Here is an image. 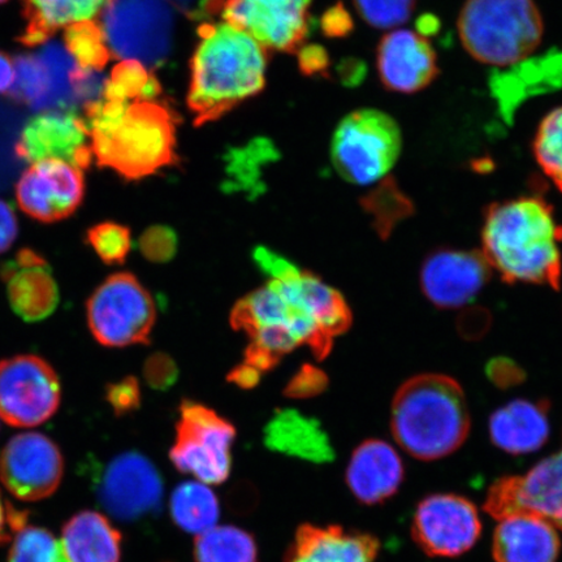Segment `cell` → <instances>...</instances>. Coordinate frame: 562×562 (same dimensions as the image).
<instances>
[{"instance_id": "7bdbcfd3", "label": "cell", "mask_w": 562, "mask_h": 562, "mask_svg": "<svg viewBox=\"0 0 562 562\" xmlns=\"http://www.w3.org/2000/svg\"><path fill=\"white\" fill-rule=\"evenodd\" d=\"M105 400L117 417L136 412L140 406V390L137 379L128 376L109 385L105 390Z\"/></svg>"}, {"instance_id": "9a60e30c", "label": "cell", "mask_w": 562, "mask_h": 562, "mask_svg": "<svg viewBox=\"0 0 562 562\" xmlns=\"http://www.w3.org/2000/svg\"><path fill=\"white\" fill-rule=\"evenodd\" d=\"M65 460L46 435L24 432L7 442L0 453V481L23 502H38L60 486Z\"/></svg>"}, {"instance_id": "5b68a950", "label": "cell", "mask_w": 562, "mask_h": 562, "mask_svg": "<svg viewBox=\"0 0 562 562\" xmlns=\"http://www.w3.org/2000/svg\"><path fill=\"white\" fill-rule=\"evenodd\" d=\"M457 26L468 54L495 67L526 60L544 34L543 18L533 0H467Z\"/></svg>"}, {"instance_id": "8fae6325", "label": "cell", "mask_w": 562, "mask_h": 562, "mask_svg": "<svg viewBox=\"0 0 562 562\" xmlns=\"http://www.w3.org/2000/svg\"><path fill=\"white\" fill-rule=\"evenodd\" d=\"M312 0H206L209 13L220 12L261 46L293 53L304 42L308 31V9Z\"/></svg>"}, {"instance_id": "f5cc1de1", "label": "cell", "mask_w": 562, "mask_h": 562, "mask_svg": "<svg viewBox=\"0 0 562 562\" xmlns=\"http://www.w3.org/2000/svg\"><path fill=\"white\" fill-rule=\"evenodd\" d=\"M13 79H15V68L10 56L0 52V94L9 93Z\"/></svg>"}, {"instance_id": "44dd1931", "label": "cell", "mask_w": 562, "mask_h": 562, "mask_svg": "<svg viewBox=\"0 0 562 562\" xmlns=\"http://www.w3.org/2000/svg\"><path fill=\"white\" fill-rule=\"evenodd\" d=\"M405 468L402 457L389 442L369 439L355 449L346 481L351 494L364 505L390 501L402 487Z\"/></svg>"}, {"instance_id": "277c9868", "label": "cell", "mask_w": 562, "mask_h": 562, "mask_svg": "<svg viewBox=\"0 0 562 562\" xmlns=\"http://www.w3.org/2000/svg\"><path fill=\"white\" fill-rule=\"evenodd\" d=\"M391 430L397 445L414 459L434 461L452 454L470 431L465 393L446 375L414 376L393 398Z\"/></svg>"}, {"instance_id": "5bb4252c", "label": "cell", "mask_w": 562, "mask_h": 562, "mask_svg": "<svg viewBox=\"0 0 562 562\" xmlns=\"http://www.w3.org/2000/svg\"><path fill=\"white\" fill-rule=\"evenodd\" d=\"M414 542L431 558H457L472 550L482 533L475 505L454 494H435L418 504Z\"/></svg>"}, {"instance_id": "4316f807", "label": "cell", "mask_w": 562, "mask_h": 562, "mask_svg": "<svg viewBox=\"0 0 562 562\" xmlns=\"http://www.w3.org/2000/svg\"><path fill=\"white\" fill-rule=\"evenodd\" d=\"M122 539L108 517L83 510L66 524L60 544L68 562H121Z\"/></svg>"}, {"instance_id": "4dcf8cb0", "label": "cell", "mask_w": 562, "mask_h": 562, "mask_svg": "<svg viewBox=\"0 0 562 562\" xmlns=\"http://www.w3.org/2000/svg\"><path fill=\"white\" fill-rule=\"evenodd\" d=\"M195 562H258L255 537L236 526H214L196 537Z\"/></svg>"}, {"instance_id": "f35d334b", "label": "cell", "mask_w": 562, "mask_h": 562, "mask_svg": "<svg viewBox=\"0 0 562 562\" xmlns=\"http://www.w3.org/2000/svg\"><path fill=\"white\" fill-rule=\"evenodd\" d=\"M484 510L501 519L521 513L519 508V476H504L492 484Z\"/></svg>"}, {"instance_id": "b9f144b4", "label": "cell", "mask_w": 562, "mask_h": 562, "mask_svg": "<svg viewBox=\"0 0 562 562\" xmlns=\"http://www.w3.org/2000/svg\"><path fill=\"white\" fill-rule=\"evenodd\" d=\"M144 378L153 390L165 392L172 389L178 382L179 368L172 357L166 353H156L147 358Z\"/></svg>"}, {"instance_id": "7a4b0ae2", "label": "cell", "mask_w": 562, "mask_h": 562, "mask_svg": "<svg viewBox=\"0 0 562 562\" xmlns=\"http://www.w3.org/2000/svg\"><path fill=\"white\" fill-rule=\"evenodd\" d=\"M562 228L553 210L538 196H521L487 210L483 256L508 281L559 288Z\"/></svg>"}, {"instance_id": "7c38bea8", "label": "cell", "mask_w": 562, "mask_h": 562, "mask_svg": "<svg viewBox=\"0 0 562 562\" xmlns=\"http://www.w3.org/2000/svg\"><path fill=\"white\" fill-rule=\"evenodd\" d=\"M98 501L112 518L136 522L157 516L165 497L159 470L146 456L130 451L105 467L97 488Z\"/></svg>"}, {"instance_id": "3957f363", "label": "cell", "mask_w": 562, "mask_h": 562, "mask_svg": "<svg viewBox=\"0 0 562 562\" xmlns=\"http://www.w3.org/2000/svg\"><path fill=\"white\" fill-rule=\"evenodd\" d=\"M191 63L188 105L194 124L217 121L265 87L266 54L229 24H203Z\"/></svg>"}, {"instance_id": "f546056e", "label": "cell", "mask_w": 562, "mask_h": 562, "mask_svg": "<svg viewBox=\"0 0 562 562\" xmlns=\"http://www.w3.org/2000/svg\"><path fill=\"white\" fill-rule=\"evenodd\" d=\"M170 513L180 530L201 536L216 526L221 516L220 501L209 484L182 482L172 492Z\"/></svg>"}, {"instance_id": "1f68e13d", "label": "cell", "mask_w": 562, "mask_h": 562, "mask_svg": "<svg viewBox=\"0 0 562 562\" xmlns=\"http://www.w3.org/2000/svg\"><path fill=\"white\" fill-rule=\"evenodd\" d=\"M161 94L157 77L136 60H124L112 69L103 98L112 101H132L137 98H157Z\"/></svg>"}, {"instance_id": "9c48e42d", "label": "cell", "mask_w": 562, "mask_h": 562, "mask_svg": "<svg viewBox=\"0 0 562 562\" xmlns=\"http://www.w3.org/2000/svg\"><path fill=\"white\" fill-rule=\"evenodd\" d=\"M172 13L165 0H110L102 32L116 58L156 67L170 53Z\"/></svg>"}, {"instance_id": "816d5d0a", "label": "cell", "mask_w": 562, "mask_h": 562, "mask_svg": "<svg viewBox=\"0 0 562 562\" xmlns=\"http://www.w3.org/2000/svg\"><path fill=\"white\" fill-rule=\"evenodd\" d=\"M326 65V55L322 48L311 47L301 54V67L306 74L319 72Z\"/></svg>"}, {"instance_id": "681fc988", "label": "cell", "mask_w": 562, "mask_h": 562, "mask_svg": "<svg viewBox=\"0 0 562 562\" xmlns=\"http://www.w3.org/2000/svg\"><path fill=\"white\" fill-rule=\"evenodd\" d=\"M231 504L238 513L248 512L257 504V492L250 484H246L245 487L244 484H238L232 490Z\"/></svg>"}, {"instance_id": "db71d44e", "label": "cell", "mask_w": 562, "mask_h": 562, "mask_svg": "<svg viewBox=\"0 0 562 562\" xmlns=\"http://www.w3.org/2000/svg\"><path fill=\"white\" fill-rule=\"evenodd\" d=\"M472 314L468 315L467 322L468 325H461L462 326V333L468 334L469 337H472L473 335H481L484 333V329H486L488 326H482L476 325V323H487L488 315L483 312H470Z\"/></svg>"}, {"instance_id": "8992f818", "label": "cell", "mask_w": 562, "mask_h": 562, "mask_svg": "<svg viewBox=\"0 0 562 562\" xmlns=\"http://www.w3.org/2000/svg\"><path fill=\"white\" fill-rule=\"evenodd\" d=\"M402 150L403 133L395 119L381 110L361 109L337 125L331 158L344 180L370 186L391 172Z\"/></svg>"}, {"instance_id": "7402d4cb", "label": "cell", "mask_w": 562, "mask_h": 562, "mask_svg": "<svg viewBox=\"0 0 562 562\" xmlns=\"http://www.w3.org/2000/svg\"><path fill=\"white\" fill-rule=\"evenodd\" d=\"M379 551L381 543L371 533L304 524L294 533L284 562H374Z\"/></svg>"}, {"instance_id": "74e56055", "label": "cell", "mask_w": 562, "mask_h": 562, "mask_svg": "<svg viewBox=\"0 0 562 562\" xmlns=\"http://www.w3.org/2000/svg\"><path fill=\"white\" fill-rule=\"evenodd\" d=\"M360 16L376 30L402 26L413 15L416 0H355Z\"/></svg>"}, {"instance_id": "836d02e7", "label": "cell", "mask_w": 562, "mask_h": 562, "mask_svg": "<svg viewBox=\"0 0 562 562\" xmlns=\"http://www.w3.org/2000/svg\"><path fill=\"white\" fill-rule=\"evenodd\" d=\"M9 562H68L60 544L50 531L21 525L10 551Z\"/></svg>"}, {"instance_id": "d4e9b609", "label": "cell", "mask_w": 562, "mask_h": 562, "mask_svg": "<svg viewBox=\"0 0 562 562\" xmlns=\"http://www.w3.org/2000/svg\"><path fill=\"white\" fill-rule=\"evenodd\" d=\"M265 446L313 463H328L336 459L334 447L318 420L293 409L278 411L263 430Z\"/></svg>"}, {"instance_id": "8d00e7d4", "label": "cell", "mask_w": 562, "mask_h": 562, "mask_svg": "<svg viewBox=\"0 0 562 562\" xmlns=\"http://www.w3.org/2000/svg\"><path fill=\"white\" fill-rule=\"evenodd\" d=\"M87 241L105 265H122L132 249L130 228L114 222L91 227Z\"/></svg>"}, {"instance_id": "11a10c76", "label": "cell", "mask_w": 562, "mask_h": 562, "mask_svg": "<svg viewBox=\"0 0 562 562\" xmlns=\"http://www.w3.org/2000/svg\"><path fill=\"white\" fill-rule=\"evenodd\" d=\"M5 2H7V0H0V4L5 3Z\"/></svg>"}, {"instance_id": "4fadbf2b", "label": "cell", "mask_w": 562, "mask_h": 562, "mask_svg": "<svg viewBox=\"0 0 562 562\" xmlns=\"http://www.w3.org/2000/svg\"><path fill=\"white\" fill-rule=\"evenodd\" d=\"M77 67L66 46L47 41L38 53L19 55L13 61L15 79L9 93L35 111H76L80 105L72 83Z\"/></svg>"}, {"instance_id": "484cf974", "label": "cell", "mask_w": 562, "mask_h": 562, "mask_svg": "<svg viewBox=\"0 0 562 562\" xmlns=\"http://www.w3.org/2000/svg\"><path fill=\"white\" fill-rule=\"evenodd\" d=\"M276 281L279 290L304 308L327 339L334 341L351 325V312L339 291L314 273L299 271L290 279Z\"/></svg>"}, {"instance_id": "f1b7e54d", "label": "cell", "mask_w": 562, "mask_h": 562, "mask_svg": "<svg viewBox=\"0 0 562 562\" xmlns=\"http://www.w3.org/2000/svg\"><path fill=\"white\" fill-rule=\"evenodd\" d=\"M519 508L544 517L562 530V451L519 476Z\"/></svg>"}, {"instance_id": "6da1fadb", "label": "cell", "mask_w": 562, "mask_h": 562, "mask_svg": "<svg viewBox=\"0 0 562 562\" xmlns=\"http://www.w3.org/2000/svg\"><path fill=\"white\" fill-rule=\"evenodd\" d=\"M98 166L126 180H139L176 165L178 117L157 98L112 101L83 108Z\"/></svg>"}, {"instance_id": "cb8c5ba5", "label": "cell", "mask_w": 562, "mask_h": 562, "mask_svg": "<svg viewBox=\"0 0 562 562\" xmlns=\"http://www.w3.org/2000/svg\"><path fill=\"white\" fill-rule=\"evenodd\" d=\"M550 437L548 404L515 400L492 414L490 438L498 449L509 454L537 452Z\"/></svg>"}, {"instance_id": "ab89813d", "label": "cell", "mask_w": 562, "mask_h": 562, "mask_svg": "<svg viewBox=\"0 0 562 562\" xmlns=\"http://www.w3.org/2000/svg\"><path fill=\"white\" fill-rule=\"evenodd\" d=\"M178 235L167 226L147 228L139 237L138 248L147 261L167 263L178 252Z\"/></svg>"}, {"instance_id": "d6986e66", "label": "cell", "mask_w": 562, "mask_h": 562, "mask_svg": "<svg viewBox=\"0 0 562 562\" xmlns=\"http://www.w3.org/2000/svg\"><path fill=\"white\" fill-rule=\"evenodd\" d=\"M376 67L383 87L393 93L414 94L430 87L439 76L438 56L419 33H386L378 46Z\"/></svg>"}, {"instance_id": "ee69618b", "label": "cell", "mask_w": 562, "mask_h": 562, "mask_svg": "<svg viewBox=\"0 0 562 562\" xmlns=\"http://www.w3.org/2000/svg\"><path fill=\"white\" fill-rule=\"evenodd\" d=\"M486 375L492 384L502 390L512 389L525 381V371L507 357H496L486 367Z\"/></svg>"}, {"instance_id": "bcb514c9", "label": "cell", "mask_w": 562, "mask_h": 562, "mask_svg": "<svg viewBox=\"0 0 562 562\" xmlns=\"http://www.w3.org/2000/svg\"><path fill=\"white\" fill-rule=\"evenodd\" d=\"M19 224L15 211L9 202L0 200V255L15 243Z\"/></svg>"}, {"instance_id": "ac0fdd59", "label": "cell", "mask_w": 562, "mask_h": 562, "mask_svg": "<svg viewBox=\"0 0 562 562\" xmlns=\"http://www.w3.org/2000/svg\"><path fill=\"white\" fill-rule=\"evenodd\" d=\"M490 265L476 251L445 249L428 256L420 269V288L428 301L442 308L462 307L486 285Z\"/></svg>"}, {"instance_id": "e0dca14e", "label": "cell", "mask_w": 562, "mask_h": 562, "mask_svg": "<svg viewBox=\"0 0 562 562\" xmlns=\"http://www.w3.org/2000/svg\"><path fill=\"white\" fill-rule=\"evenodd\" d=\"M86 119L76 111H47L31 119L20 133L16 157L35 161L60 159L81 170L93 160Z\"/></svg>"}, {"instance_id": "83f0119b", "label": "cell", "mask_w": 562, "mask_h": 562, "mask_svg": "<svg viewBox=\"0 0 562 562\" xmlns=\"http://www.w3.org/2000/svg\"><path fill=\"white\" fill-rule=\"evenodd\" d=\"M109 2L110 0H21L25 27L20 35V42L27 47L44 45L61 27L95 18Z\"/></svg>"}, {"instance_id": "f6af8a7d", "label": "cell", "mask_w": 562, "mask_h": 562, "mask_svg": "<svg viewBox=\"0 0 562 562\" xmlns=\"http://www.w3.org/2000/svg\"><path fill=\"white\" fill-rule=\"evenodd\" d=\"M252 258H255L259 269L267 273L271 280L283 281L296 276L300 271L296 265L277 255V252L263 248V246H258L252 252Z\"/></svg>"}, {"instance_id": "30bf717a", "label": "cell", "mask_w": 562, "mask_h": 562, "mask_svg": "<svg viewBox=\"0 0 562 562\" xmlns=\"http://www.w3.org/2000/svg\"><path fill=\"white\" fill-rule=\"evenodd\" d=\"M60 383L41 357L26 355L0 361V418L15 427H35L60 405Z\"/></svg>"}, {"instance_id": "52a82bcc", "label": "cell", "mask_w": 562, "mask_h": 562, "mask_svg": "<svg viewBox=\"0 0 562 562\" xmlns=\"http://www.w3.org/2000/svg\"><path fill=\"white\" fill-rule=\"evenodd\" d=\"M88 323L104 347L149 342L157 321L156 302L132 273H115L97 288L87 305Z\"/></svg>"}, {"instance_id": "60d3db41", "label": "cell", "mask_w": 562, "mask_h": 562, "mask_svg": "<svg viewBox=\"0 0 562 562\" xmlns=\"http://www.w3.org/2000/svg\"><path fill=\"white\" fill-rule=\"evenodd\" d=\"M328 378L313 364H302L284 389V396L293 400H305L322 395L327 390Z\"/></svg>"}, {"instance_id": "f907efd6", "label": "cell", "mask_w": 562, "mask_h": 562, "mask_svg": "<svg viewBox=\"0 0 562 562\" xmlns=\"http://www.w3.org/2000/svg\"><path fill=\"white\" fill-rule=\"evenodd\" d=\"M23 524V515L7 508L2 496H0V543H3L9 538V530L15 531Z\"/></svg>"}, {"instance_id": "d590c367", "label": "cell", "mask_w": 562, "mask_h": 562, "mask_svg": "<svg viewBox=\"0 0 562 562\" xmlns=\"http://www.w3.org/2000/svg\"><path fill=\"white\" fill-rule=\"evenodd\" d=\"M363 207L375 220V227L383 236L412 210L409 201L392 181H383L363 201Z\"/></svg>"}, {"instance_id": "c3c4849f", "label": "cell", "mask_w": 562, "mask_h": 562, "mask_svg": "<svg viewBox=\"0 0 562 562\" xmlns=\"http://www.w3.org/2000/svg\"><path fill=\"white\" fill-rule=\"evenodd\" d=\"M323 26L329 35H344L351 30V21L346 10L337 7L327 13Z\"/></svg>"}, {"instance_id": "d6a6232c", "label": "cell", "mask_w": 562, "mask_h": 562, "mask_svg": "<svg viewBox=\"0 0 562 562\" xmlns=\"http://www.w3.org/2000/svg\"><path fill=\"white\" fill-rule=\"evenodd\" d=\"M65 46L81 68L102 70L111 58L102 27L91 20L67 26Z\"/></svg>"}, {"instance_id": "ba28073f", "label": "cell", "mask_w": 562, "mask_h": 562, "mask_svg": "<svg viewBox=\"0 0 562 562\" xmlns=\"http://www.w3.org/2000/svg\"><path fill=\"white\" fill-rule=\"evenodd\" d=\"M236 428L210 407L193 402L180 406L170 459L180 473L205 484H222L232 469Z\"/></svg>"}, {"instance_id": "603a6c76", "label": "cell", "mask_w": 562, "mask_h": 562, "mask_svg": "<svg viewBox=\"0 0 562 562\" xmlns=\"http://www.w3.org/2000/svg\"><path fill=\"white\" fill-rule=\"evenodd\" d=\"M560 550L557 527L530 512L501 519L492 543L495 562H557Z\"/></svg>"}, {"instance_id": "2e32d148", "label": "cell", "mask_w": 562, "mask_h": 562, "mask_svg": "<svg viewBox=\"0 0 562 562\" xmlns=\"http://www.w3.org/2000/svg\"><path fill=\"white\" fill-rule=\"evenodd\" d=\"M86 195L81 168L60 159L35 161L21 175L16 200L35 221L55 223L72 215Z\"/></svg>"}, {"instance_id": "7dc6e473", "label": "cell", "mask_w": 562, "mask_h": 562, "mask_svg": "<svg viewBox=\"0 0 562 562\" xmlns=\"http://www.w3.org/2000/svg\"><path fill=\"white\" fill-rule=\"evenodd\" d=\"M261 370L245 362L229 372L228 381L243 390H251L261 383Z\"/></svg>"}, {"instance_id": "ffe728a7", "label": "cell", "mask_w": 562, "mask_h": 562, "mask_svg": "<svg viewBox=\"0 0 562 562\" xmlns=\"http://www.w3.org/2000/svg\"><path fill=\"white\" fill-rule=\"evenodd\" d=\"M12 311L25 322L50 316L59 304V288L53 270L37 251L23 249L0 269Z\"/></svg>"}, {"instance_id": "e575fe53", "label": "cell", "mask_w": 562, "mask_h": 562, "mask_svg": "<svg viewBox=\"0 0 562 562\" xmlns=\"http://www.w3.org/2000/svg\"><path fill=\"white\" fill-rule=\"evenodd\" d=\"M533 154L543 172L562 191V105L540 123Z\"/></svg>"}]
</instances>
